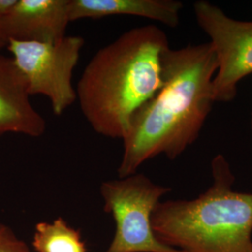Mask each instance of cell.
Masks as SVG:
<instances>
[{"mask_svg":"<svg viewBox=\"0 0 252 252\" xmlns=\"http://www.w3.org/2000/svg\"><path fill=\"white\" fill-rule=\"evenodd\" d=\"M217 69L209 42L166 49L162 88L137 110L123 139L119 178L134 175L145 162L162 154L175 160L197 140L215 103Z\"/></svg>","mask_w":252,"mask_h":252,"instance_id":"6da1fadb","label":"cell"},{"mask_svg":"<svg viewBox=\"0 0 252 252\" xmlns=\"http://www.w3.org/2000/svg\"><path fill=\"white\" fill-rule=\"evenodd\" d=\"M165 32L132 28L94 54L76 86L83 117L98 135L124 139L137 110L161 90Z\"/></svg>","mask_w":252,"mask_h":252,"instance_id":"7a4b0ae2","label":"cell"},{"mask_svg":"<svg viewBox=\"0 0 252 252\" xmlns=\"http://www.w3.org/2000/svg\"><path fill=\"white\" fill-rule=\"evenodd\" d=\"M212 184L192 200H167L153 210L162 244L184 252H252V193L233 189L235 178L222 154L211 162Z\"/></svg>","mask_w":252,"mask_h":252,"instance_id":"3957f363","label":"cell"},{"mask_svg":"<svg viewBox=\"0 0 252 252\" xmlns=\"http://www.w3.org/2000/svg\"><path fill=\"white\" fill-rule=\"evenodd\" d=\"M171 189L144 174L102 182L104 210L115 222V234L105 252H184L160 242L153 232V210Z\"/></svg>","mask_w":252,"mask_h":252,"instance_id":"277c9868","label":"cell"},{"mask_svg":"<svg viewBox=\"0 0 252 252\" xmlns=\"http://www.w3.org/2000/svg\"><path fill=\"white\" fill-rule=\"evenodd\" d=\"M84 44L82 36H65L55 43L10 39L6 48L23 77L28 94L44 95L50 100L54 115L61 116L77 101L73 73Z\"/></svg>","mask_w":252,"mask_h":252,"instance_id":"5b68a950","label":"cell"},{"mask_svg":"<svg viewBox=\"0 0 252 252\" xmlns=\"http://www.w3.org/2000/svg\"><path fill=\"white\" fill-rule=\"evenodd\" d=\"M193 10L217 57L218 69L212 82L214 101L232 102L238 83L252 73V22L231 18L205 0L195 2Z\"/></svg>","mask_w":252,"mask_h":252,"instance_id":"8992f818","label":"cell"},{"mask_svg":"<svg viewBox=\"0 0 252 252\" xmlns=\"http://www.w3.org/2000/svg\"><path fill=\"white\" fill-rule=\"evenodd\" d=\"M69 0H17L0 20V38L55 43L66 36Z\"/></svg>","mask_w":252,"mask_h":252,"instance_id":"52a82bcc","label":"cell"},{"mask_svg":"<svg viewBox=\"0 0 252 252\" xmlns=\"http://www.w3.org/2000/svg\"><path fill=\"white\" fill-rule=\"evenodd\" d=\"M46 121L31 104L25 81L11 57L0 53V135L39 137Z\"/></svg>","mask_w":252,"mask_h":252,"instance_id":"ba28073f","label":"cell"},{"mask_svg":"<svg viewBox=\"0 0 252 252\" xmlns=\"http://www.w3.org/2000/svg\"><path fill=\"white\" fill-rule=\"evenodd\" d=\"M183 3L177 0H69V21L128 15L151 19L175 28Z\"/></svg>","mask_w":252,"mask_h":252,"instance_id":"9c48e42d","label":"cell"},{"mask_svg":"<svg viewBox=\"0 0 252 252\" xmlns=\"http://www.w3.org/2000/svg\"><path fill=\"white\" fill-rule=\"evenodd\" d=\"M32 246L36 252H87L80 231L58 218L36 225Z\"/></svg>","mask_w":252,"mask_h":252,"instance_id":"30bf717a","label":"cell"},{"mask_svg":"<svg viewBox=\"0 0 252 252\" xmlns=\"http://www.w3.org/2000/svg\"><path fill=\"white\" fill-rule=\"evenodd\" d=\"M0 252H31L29 246L15 232L0 222Z\"/></svg>","mask_w":252,"mask_h":252,"instance_id":"8fae6325","label":"cell"},{"mask_svg":"<svg viewBox=\"0 0 252 252\" xmlns=\"http://www.w3.org/2000/svg\"><path fill=\"white\" fill-rule=\"evenodd\" d=\"M17 3V0H0V20L4 18Z\"/></svg>","mask_w":252,"mask_h":252,"instance_id":"7c38bea8","label":"cell"},{"mask_svg":"<svg viewBox=\"0 0 252 252\" xmlns=\"http://www.w3.org/2000/svg\"><path fill=\"white\" fill-rule=\"evenodd\" d=\"M6 46H7V43H6L3 39L0 38V51H1L3 48H5Z\"/></svg>","mask_w":252,"mask_h":252,"instance_id":"4fadbf2b","label":"cell"},{"mask_svg":"<svg viewBox=\"0 0 252 252\" xmlns=\"http://www.w3.org/2000/svg\"><path fill=\"white\" fill-rule=\"evenodd\" d=\"M251 128H252V115H251Z\"/></svg>","mask_w":252,"mask_h":252,"instance_id":"5bb4252c","label":"cell"}]
</instances>
